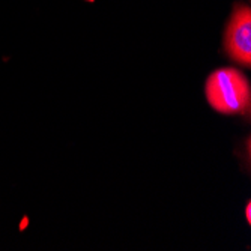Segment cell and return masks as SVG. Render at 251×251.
<instances>
[{
    "label": "cell",
    "instance_id": "3957f363",
    "mask_svg": "<svg viewBox=\"0 0 251 251\" xmlns=\"http://www.w3.org/2000/svg\"><path fill=\"white\" fill-rule=\"evenodd\" d=\"M247 218L250 220V206H247Z\"/></svg>",
    "mask_w": 251,
    "mask_h": 251
},
{
    "label": "cell",
    "instance_id": "6da1fadb",
    "mask_svg": "<svg viewBox=\"0 0 251 251\" xmlns=\"http://www.w3.org/2000/svg\"><path fill=\"white\" fill-rule=\"evenodd\" d=\"M209 105L226 116H248L251 107V87L247 77L235 68H220L204 84Z\"/></svg>",
    "mask_w": 251,
    "mask_h": 251
},
{
    "label": "cell",
    "instance_id": "7a4b0ae2",
    "mask_svg": "<svg viewBox=\"0 0 251 251\" xmlns=\"http://www.w3.org/2000/svg\"><path fill=\"white\" fill-rule=\"evenodd\" d=\"M224 49L239 65L251 66V9L248 5H236L233 9L226 27Z\"/></svg>",
    "mask_w": 251,
    "mask_h": 251
}]
</instances>
